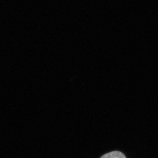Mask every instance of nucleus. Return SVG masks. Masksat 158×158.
Returning a JSON list of instances; mask_svg holds the SVG:
<instances>
[{
	"label": "nucleus",
	"instance_id": "nucleus-1",
	"mask_svg": "<svg viewBox=\"0 0 158 158\" xmlns=\"http://www.w3.org/2000/svg\"><path fill=\"white\" fill-rule=\"evenodd\" d=\"M100 158H126L122 152L119 151H113L102 156Z\"/></svg>",
	"mask_w": 158,
	"mask_h": 158
}]
</instances>
